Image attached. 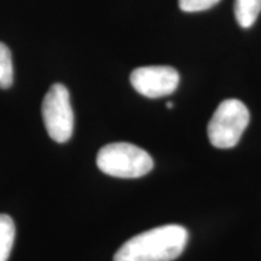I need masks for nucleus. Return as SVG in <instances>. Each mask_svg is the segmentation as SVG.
<instances>
[{
  "label": "nucleus",
  "mask_w": 261,
  "mask_h": 261,
  "mask_svg": "<svg viewBox=\"0 0 261 261\" xmlns=\"http://www.w3.org/2000/svg\"><path fill=\"white\" fill-rule=\"evenodd\" d=\"M188 240L184 226L163 225L123 243L114 255V261H173L184 252Z\"/></svg>",
  "instance_id": "1"
},
{
  "label": "nucleus",
  "mask_w": 261,
  "mask_h": 261,
  "mask_svg": "<svg viewBox=\"0 0 261 261\" xmlns=\"http://www.w3.org/2000/svg\"><path fill=\"white\" fill-rule=\"evenodd\" d=\"M97 166L103 173L116 178H140L154 168L149 152L129 143H112L97 155Z\"/></svg>",
  "instance_id": "2"
},
{
  "label": "nucleus",
  "mask_w": 261,
  "mask_h": 261,
  "mask_svg": "<svg viewBox=\"0 0 261 261\" xmlns=\"http://www.w3.org/2000/svg\"><path fill=\"white\" fill-rule=\"evenodd\" d=\"M250 114L246 104L238 99H225L219 104L208 123V138L218 149L236 146L246 130Z\"/></svg>",
  "instance_id": "3"
},
{
  "label": "nucleus",
  "mask_w": 261,
  "mask_h": 261,
  "mask_svg": "<svg viewBox=\"0 0 261 261\" xmlns=\"http://www.w3.org/2000/svg\"><path fill=\"white\" fill-rule=\"evenodd\" d=\"M42 120L48 136L55 142L65 143L73 136L74 113L69 91L62 84H54L45 94L41 106Z\"/></svg>",
  "instance_id": "4"
},
{
  "label": "nucleus",
  "mask_w": 261,
  "mask_h": 261,
  "mask_svg": "<svg viewBox=\"0 0 261 261\" xmlns=\"http://www.w3.org/2000/svg\"><path fill=\"white\" fill-rule=\"evenodd\" d=\"M129 80L133 89L142 96L160 98L169 96L177 90L180 76L178 71L172 67L150 65L133 70Z\"/></svg>",
  "instance_id": "5"
},
{
  "label": "nucleus",
  "mask_w": 261,
  "mask_h": 261,
  "mask_svg": "<svg viewBox=\"0 0 261 261\" xmlns=\"http://www.w3.org/2000/svg\"><path fill=\"white\" fill-rule=\"evenodd\" d=\"M234 17L242 28H250L261 12V0H234Z\"/></svg>",
  "instance_id": "6"
},
{
  "label": "nucleus",
  "mask_w": 261,
  "mask_h": 261,
  "mask_svg": "<svg viewBox=\"0 0 261 261\" xmlns=\"http://www.w3.org/2000/svg\"><path fill=\"white\" fill-rule=\"evenodd\" d=\"M16 234L15 223L9 215L0 214V261H8Z\"/></svg>",
  "instance_id": "7"
},
{
  "label": "nucleus",
  "mask_w": 261,
  "mask_h": 261,
  "mask_svg": "<svg viewBox=\"0 0 261 261\" xmlns=\"http://www.w3.org/2000/svg\"><path fill=\"white\" fill-rule=\"evenodd\" d=\"M14 83V67L10 48L0 42V89H9Z\"/></svg>",
  "instance_id": "8"
},
{
  "label": "nucleus",
  "mask_w": 261,
  "mask_h": 261,
  "mask_svg": "<svg viewBox=\"0 0 261 261\" xmlns=\"http://www.w3.org/2000/svg\"><path fill=\"white\" fill-rule=\"evenodd\" d=\"M220 0H179L178 4L181 11L200 12L213 8Z\"/></svg>",
  "instance_id": "9"
},
{
  "label": "nucleus",
  "mask_w": 261,
  "mask_h": 261,
  "mask_svg": "<svg viewBox=\"0 0 261 261\" xmlns=\"http://www.w3.org/2000/svg\"><path fill=\"white\" fill-rule=\"evenodd\" d=\"M167 108H168V109H172V108H173V103H172V102H168V103H167Z\"/></svg>",
  "instance_id": "10"
}]
</instances>
